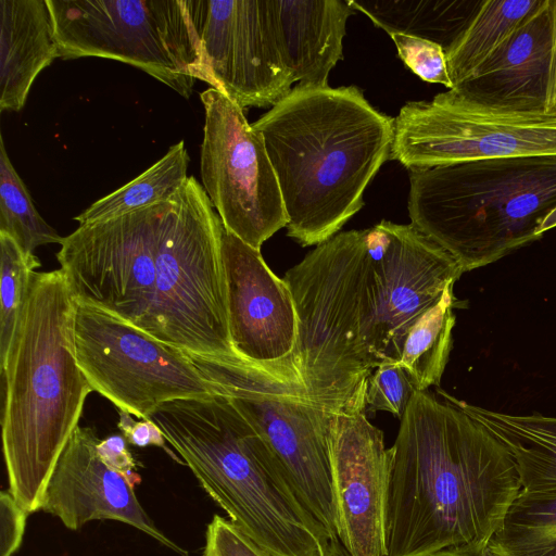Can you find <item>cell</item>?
<instances>
[{
    "mask_svg": "<svg viewBox=\"0 0 556 556\" xmlns=\"http://www.w3.org/2000/svg\"><path fill=\"white\" fill-rule=\"evenodd\" d=\"M464 274L412 224L339 232L282 278L299 319L294 366L329 412L366 409L371 374L400 363L414 324Z\"/></svg>",
    "mask_w": 556,
    "mask_h": 556,
    "instance_id": "6da1fadb",
    "label": "cell"
},
{
    "mask_svg": "<svg viewBox=\"0 0 556 556\" xmlns=\"http://www.w3.org/2000/svg\"><path fill=\"white\" fill-rule=\"evenodd\" d=\"M223 227L191 176L166 201L79 225L56 258L75 301L189 353L239 357L229 333Z\"/></svg>",
    "mask_w": 556,
    "mask_h": 556,
    "instance_id": "7a4b0ae2",
    "label": "cell"
},
{
    "mask_svg": "<svg viewBox=\"0 0 556 556\" xmlns=\"http://www.w3.org/2000/svg\"><path fill=\"white\" fill-rule=\"evenodd\" d=\"M520 490L508 451L462 400L416 391L389 448L386 556L488 544Z\"/></svg>",
    "mask_w": 556,
    "mask_h": 556,
    "instance_id": "3957f363",
    "label": "cell"
},
{
    "mask_svg": "<svg viewBox=\"0 0 556 556\" xmlns=\"http://www.w3.org/2000/svg\"><path fill=\"white\" fill-rule=\"evenodd\" d=\"M395 118L356 86L300 85L252 124L280 187L288 236L329 240L364 206V191L391 157Z\"/></svg>",
    "mask_w": 556,
    "mask_h": 556,
    "instance_id": "277c9868",
    "label": "cell"
},
{
    "mask_svg": "<svg viewBox=\"0 0 556 556\" xmlns=\"http://www.w3.org/2000/svg\"><path fill=\"white\" fill-rule=\"evenodd\" d=\"M74 309L61 268L35 271L1 366L9 491L28 514L40 509L53 468L93 391L76 359Z\"/></svg>",
    "mask_w": 556,
    "mask_h": 556,
    "instance_id": "5b68a950",
    "label": "cell"
},
{
    "mask_svg": "<svg viewBox=\"0 0 556 556\" xmlns=\"http://www.w3.org/2000/svg\"><path fill=\"white\" fill-rule=\"evenodd\" d=\"M228 519L271 556H321L330 540L263 438L228 397L179 399L149 416Z\"/></svg>",
    "mask_w": 556,
    "mask_h": 556,
    "instance_id": "8992f818",
    "label": "cell"
},
{
    "mask_svg": "<svg viewBox=\"0 0 556 556\" xmlns=\"http://www.w3.org/2000/svg\"><path fill=\"white\" fill-rule=\"evenodd\" d=\"M410 224L469 271L556 227V156L409 169Z\"/></svg>",
    "mask_w": 556,
    "mask_h": 556,
    "instance_id": "52a82bcc",
    "label": "cell"
},
{
    "mask_svg": "<svg viewBox=\"0 0 556 556\" xmlns=\"http://www.w3.org/2000/svg\"><path fill=\"white\" fill-rule=\"evenodd\" d=\"M187 353L215 392L228 397L263 438L329 538H338L329 457L332 413L315 403L300 381L240 357Z\"/></svg>",
    "mask_w": 556,
    "mask_h": 556,
    "instance_id": "ba28073f",
    "label": "cell"
},
{
    "mask_svg": "<svg viewBox=\"0 0 556 556\" xmlns=\"http://www.w3.org/2000/svg\"><path fill=\"white\" fill-rule=\"evenodd\" d=\"M59 58L113 59L138 67L188 99L210 84L185 0H47Z\"/></svg>",
    "mask_w": 556,
    "mask_h": 556,
    "instance_id": "9c48e42d",
    "label": "cell"
},
{
    "mask_svg": "<svg viewBox=\"0 0 556 556\" xmlns=\"http://www.w3.org/2000/svg\"><path fill=\"white\" fill-rule=\"evenodd\" d=\"M74 345L92 390L142 420L165 402L217 394L185 350L77 301Z\"/></svg>",
    "mask_w": 556,
    "mask_h": 556,
    "instance_id": "30bf717a",
    "label": "cell"
},
{
    "mask_svg": "<svg viewBox=\"0 0 556 556\" xmlns=\"http://www.w3.org/2000/svg\"><path fill=\"white\" fill-rule=\"evenodd\" d=\"M391 160L408 170L492 159L556 156V114L483 105L453 89L409 101L394 123Z\"/></svg>",
    "mask_w": 556,
    "mask_h": 556,
    "instance_id": "8fae6325",
    "label": "cell"
},
{
    "mask_svg": "<svg viewBox=\"0 0 556 556\" xmlns=\"http://www.w3.org/2000/svg\"><path fill=\"white\" fill-rule=\"evenodd\" d=\"M201 100L205 111L203 188L225 229L260 250L288 224L263 137L248 123L243 110L219 90L206 89Z\"/></svg>",
    "mask_w": 556,
    "mask_h": 556,
    "instance_id": "7c38bea8",
    "label": "cell"
},
{
    "mask_svg": "<svg viewBox=\"0 0 556 556\" xmlns=\"http://www.w3.org/2000/svg\"><path fill=\"white\" fill-rule=\"evenodd\" d=\"M210 85L242 110L276 105L294 84L276 27L274 0H185Z\"/></svg>",
    "mask_w": 556,
    "mask_h": 556,
    "instance_id": "4fadbf2b",
    "label": "cell"
},
{
    "mask_svg": "<svg viewBox=\"0 0 556 556\" xmlns=\"http://www.w3.org/2000/svg\"><path fill=\"white\" fill-rule=\"evenodd\" d=\"M222 256L235 352L276 377L300 381L294 366L299 319L287 283L269 269L260 250L225 227Z\"/></svg>",
    "mask_w": 556,
    "mask_h": 556,
    "instance_id": "5bb4252c",
    "label": "cell"
},
{
    "mask_svg": "<svg viewBox=\"0 0 556 556\" xmlns=\"http://www.w3.org/2000/svg\"><path fill=\"white\" fill-rule=\"evenodd\" d=\"M337 536L351 556H386L389 448L365 410L338 412L329 435Z\"/></svg>",
    "mask_w": 556,
    "mask_h": 556,
    "instance_id": "9a60e30c",
    "label": "cell"
},
{
    "mask_svg": "<svg viewBox=\"0 0 556 556\" xmlns=\"http://www.w3.org/2000/svg\"><path fill=\"white\" fill-rule=\"evenodd\" d=\"M99 441L92 428H75L49 478L39 510L58 517L70 530L92 520L122 521L180 556H189L157 529L130 482L104 463L98 453Z\"/></svg>",
    "mask_w": 556,
    "mask_h": 556,
    "instance_id": "2e32d148",
    "label": "cell"
},
{
    "mask_svg": "<svg viewBox=\"0 0 556 556\" xmlns=\"http://www.w3.org/2000/svg\"><path fill=\"white\" fill-rule=\"evenodd\" d=\"M552 30V0H543L511 37L453 90L495 109L545 112Z\"/></svg>",
    "mask_w": 556,
    "mask_h": 556,
    "instance_id": "e0dca14e",
    "label": "cell"
},
{
    "mask_svg": "<svg viewBox=\"0 0 556 556\" xmlns=\"http://www.w3.org/2000/svg\"><path fill=\"white\" fill-rule=\"evenodd\" d=\"M276 27L293 81L328 86L330 71L343 60L350 1L274 0Z\"/></svg>",
    "mask_w": 556,
    "mask_h": 556,
    "instance_id": "ac0fdd59",
    "label": "cell"
},
{
    "mask_svg": "<svg viewBox=\"0 0 556 556\" xmlns=\"http://www.w3.org/2000/svg\"><path fill=\"white\" fill-rule=\"evenodd\" d=\"M56 58L47 0H0V110L20 111L37 75Z\"/></svg>",
    "mask_w": 556,
    "mask_h": 556,
    "instance_id": "d6986e66",
    "label": "cell"
},
{
    "mask_svg": "<svg viewBox=\"0 0 556 556\" xmlns=\"http://www.w3.org/2000/svg\"><path fill=\"white\" fill-rule=\"evenodd\" d=\"M462 405L508 451L522 491L556 492V417L510 415L465 401H462Z\"/></svg>",
    "mask_w": 556,
    "mask_h": 556,
    "instance_id": "ffe728a7",
    "label": "cell"
},
{
    "mask_svg": "<svg viewBox=\"0 0 556 556\" xmlns=\"http://www.w3.org/2000/svg\"><path fill=\"white\" fill-rule=\"evenodd\" d=\"M542 1L479 2L464 29L445 51L453 88L468 80L511 37Z\"/></svg>",
    "mask_w": 556,
    "mask_h": 556,
    "instance_id": "44dd1931",
    "label": "cell"
},
{
    "mask_svg": "<svg viewBox=\"0 0 556 556\" xmlns=\"http://www.w3.org/2000/svg\"><path fill=\"white\" fill-rule=\"evenodd\" d=\"M389 35L403 34L440 45L446 51L468 23L466 2L439 0H349ZM473 14V13H472Z\"/></svg>",
    "mask_w": 556,
    "mask_h": 556,
    "instance_id": "7402d4cb",
    "label": "cell"
},
{
    "mask_svg": "<svg viewBox=\"0 0 556 556\" xmlns=\"http://www.w3.org/2000/svg\"><path fill=\"white\" fill-rule=\"evenodd\" d=\"M189 155L184 141L138 177L92 203L74 217L79 225L109 220L170 199L186 184Z\"/></svg>",
    "mask_w": 556,
    "mask_h": 556,
    "instance_id": "603a6c76",
    "label": "cell"
},
{
    "mask_svg": "<svg viewBox=\"0 0 556 556\" xmlns=\"http://www.w3.org/2000/svg\"><path fill=\"white\" fill-rule=\"evenodd\" d=\"M488 547L493 556H556V492L520 490Z\"/></svg>",
    "mask_w": 556,
    "mask_h": 556,
    "instance_id": "cb8c5ba5",
    "label": "cell"
},
{
    "mask_svg": "<svg viewBox=\"0 0 556 556\" xmlns=\"http://www.w3.org/2000/svg\"><path fill=\"white\" fill-rule=\"evenodd\" d=\"M453 287L444 290L440 301L414 324L405 339L400 365L417 391L440 387L452 349Z\"/></svg>",
    "mask_w": 556,
    "mask_h": 556,
    "instance_id": "d4e9b609",
    "label": "cell"
},
{
    "mask_svg": "<svg viewBox=\"0 0 556 556\" xmlns=\"http://www.w3.org/2000/svg\"><path fill=\"white\" fill-rule=\"evenodd\" d=\"M0 232L13 238L27 254L62 237L39 215L23 180L14 169L0 136Z\"/></svg>",
    "mask_w": 556,
    "mask_h": 556,
    "instance_id": "484cf974",
    "label": "cell"
},
{
    "mask_svg": "<svg viewBox=\"0 0 556 556\" xmlns=\"http://www.w3.org/2000/svg\"><path fill=\"white\" fill-rule=\"evenodd\" d=\"M41 263L0 232V361L3 365L25 304L30 279Z\"/></svg>",
    "mask_w": 556,
    "mask_h": 556,
    "instance_id": "4316f807",
    "label": "cell"
},
{
    "mask_svg": "<svg viewBox=\"0 0 556 556\" xmlns=\"http://www.w3.org/2000/svg\"><path fill=\"white\" fill-rule=\"evenodd\" d=\"M416 391L400 363L381 365L369 377L365 413L383 410L401 419Z\"/></svg>",
    "mask_w": 556,
    "mask_h": 556,
    "instance_id": "83f0119b",
    "label": "cell"
},
{
    "mask_svg": "<svg viewBox=\"0 0 556 556\" xmlns=\"http://www.w3.org/2000/svg\"><path fill=\"white\" fill-rule=\"evenodd\" d=\"M390 37L395 43L399 58L413 73L425 81L453 88L445 51L440 45L403 34H392Z\"/></svg>",
    "mask_w": 556,
    "mask_h": 556,
    "instance_id": "f1b7e54d",
    "label": "cell"
},
{
    "mask_svg": "<svg viewBox=\"0 0 556 556\" xmlns=\"http://www.w3.org/2000/svg\"><path fill=\"white\" fill-rule=\"evenodd\" d=\"M203 556H271L229 519L214 515L206 527Z\"/></svg>",
    "mask_w": 556,
    "mask_h": 556,
    "instance_id": "f546056e",
    "label": "cell"
},
{
    "mask_svg": "<svg viewBox=\"0 0 556 556\" xmlns=\"http://www.w3.org/2000/svg\"><path fill=\"white\" fill-rule=\"evenodd\" d=\"M28 513L10 491L0 494V556H12L20 547Z\"/></svg>",
    "mask_w": 556,
    "mask_h": 556,
    "instance_id": "4dcf8cb0",
    "label": "cell"
},
{
    "mask_svg": "<svg viewBox=\"0 0 556 556\" xmlns=\"http://www.w3.org/2000/svg\"><path fill=\"white\" fill-rule=\"evenodd\" d=\"M97 447L104 463L122 473L134 488L141 482V477L136 471L135 460L127 450L123 437L112 435L100 440Z\"/></svg>",
    "mask_w": 556,
    "mask_h": 556,
    "instance_id": "1f68e13d",
    "label": "cell"
},
{
    "mask_svg": "<svg viewBox=\"0 0 556 556\" xmlns=\"http://www.w3.org/2000/svg\"><path fill=\"white\" fill-rule=\"evenodd\" d=\"M118 428L123 431L124 437L130 444L139 447H146L148 445L162 447L178 460L165 446L166 439L159 426L152 420L135 421L130 414L119 410Z\"/></svg>",
    "mask_w": 556,
    "mask_h": 556,
    "instance_id": "d6a6232c",
    "label": "cell"
},
{
    "mask_svg": "<svg viewBox=\"0 0 556 556\" xmlns=\"http://www.w3.org/2000/svg\"><path fill=\"white\" fill-rule=\"evenodd\" d=\"M553 30L548 67L547 93L545 113L556 114V0H552Z\"/></svg>",
    "mask_w": 556,
    "mask_h": 556,
    "instance_id": "836d02e7",
    "label": "cell"
},
{
    "mask_svg": "<svg viewBox=\"0 0 556 556\" xmlns=\"http://www.w3.org/2000/svg\"><path fill=\"white\" fill-rule=\"evenodd\" d=\"M429 556H493L488 544L473 543L444 548Z\"/></svg>",
    "mask_w": 556,
    "mask_h": 556,
    "instance_id": "e575fe53",
    "label": "cell"
},
{
    "mask_svg": "<svg viewBox=\"0 0 556 556\" xmlns=\"http://www.w3.org/2000/svg\"><path fill=\"white\" fill-rule=\"evenodd\" d=\"M321 556H351L338 538L330 539L324 547Z\"/></svg>",
    "mask_w": 556,
    "mask_h": 556,
    "instance_id": "d590c367",
    "label": "cell"
}]
</instances>
